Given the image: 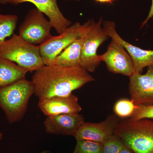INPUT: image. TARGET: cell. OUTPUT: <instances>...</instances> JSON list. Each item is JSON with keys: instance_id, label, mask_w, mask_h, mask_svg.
<instances>
[{"instance_id": "1", "label": "cell", "mask_w": 153, "mask_h": 153, "mask_svg": "<svg viewBox=\"0 0 153 153\" xmlns=\"http://www.w3.org/2000/svg\"><path fill=\"white\" fill-rule=\"evenodd\" d=\"M32 79L34 94L39 99L68 96L72 91L95 80L80 65L67 67L44 65L35 71Z\"/></svg>"}, {"instance_id": "2", "label": "cell", "mask_w": 153, "mask_h": 153, "mask_svg": "<svg viewBox=\"0 0 153 153\" xmlns=\"http://www.w3.org/2000/svg\"><path fill=\"white\" fill-rule=\"evenodd\" d=\"M34 93L33 82L26 78L0 88V108L9 123H16L24 118Z\"/></svg>"}, {"instance_id": "3", "label": "cell", "mask_w": 153, "mask_h": 153, "mask_svg": "<svg viewBox=\"0 0 153 153\" xmlns=\"http://www.w3.org/2000/svg\"><path fill=\"white\" fill-rule=\"evenodd\" d=\"M114 134L135 153H153V120H124L119 122Z\"/></svg>"}, {"instance_id": "4", "label": "cell", "mask_w": 153, "mask_h": 153, "mask_svg": "<svg viewBox=\"0 0 153 153\" xmlns=\"http://www.w3.org/2000/svg\"><path fill=\"white\" fill-rule=\"evenodd\" d=\"M0 57L14 62L29 72L45 65L39 46L30 44L15 34L0 45Z\"/></svg>"}, {"instance_id": "5", "label": "cell", "mask_w": 153, "mask_h": 153, "mask_svg": "<svg viewBox=\"0 0 153 153\" xmlns=\"http://www.w3.org/2000/svg\"><path fill=\"white\" fill-rule=\"evenodd\" d=\"M102 18L97 22L88 20L82 25V39L79 65L88 72H94L100 64L97 51L100 45L109 38L102 27Z\"/></svg>"}, {"instance_id": "6", "label": "cell", "mask_w": 153, "mask_h": 153, "mask_svg": "<svg viewBox=\"0 0 153 153\" xmlns=\"http://www.w3.org/2000/svg\"><path fill=\"white\" fill-rule=\"evenodd\" d=\"M52 27L44 14L37 8H33L28 12L20 26L19 35L30 44L40 45L52 36Z\"/></svg>"}, {"instance_id": "7", "label": "cell", "mask_w": 153, "mask_h": 153, "mask_svg": "<svg viewBox=\"0 0 153 153\" xmlns=\"http://www.w3.org/2000/svg\"><path fill=\"white\" fill-rule=\"evenodd\" d=\"M82 25L76 22L63 33L57 36H52L39 45L44 65L49 66L57 55L72 42L81 36Z\"/></svg>"}, {"instance_id": "8", "label": "cell", "mask_w": 153, "mask_h": 153, "mask_svg": "<svg viewBox=\"0 0 153 153\" xmlns=\"http://www.w3.org/2000/svg\"><path fill=\"white\" fill-rule=\"evenodd\" d=\"M100 62L106 64L110 72L114 74L131 76L134 72V66L131 57L126 50L119 43L111 38L106 52L99 55Z\"/></svg>"}, {"instance_id": "9", "label": "cell", "mask_w": 153, "mask_h": 153, "mask_svg": "<svg viewBox=\"0 0 153 153\" xmlns=\"http://www.w3.org/2000/svg\"><path fill=\"white\" fill-rule=\"evenodd\" d=\"M102 27L108 37L122 45L128 53L133 63L134 73H141L144 68L153 65V50L141 49L124 40L117 33L114 22L104 21Z\"/></svg>"}, {"instance_id": "10", "label": "cell", "mask_w": 153, "mask_h": 153, "mask_svg": "<svg viewBox=\"0 0 153 153\" xmlns=\"http://www.w3.org/2000/svg\"><path fill=\"white\" fill-rule=\"evenodd\" d=\"M128 90L136 105H153V65L145 74L134 73L130 76Z\"/></svg>"}, {"instance_id": "11", "label": "cell", "mask_w": 153, "mask_h": 153, "mask_svg": "<svg viewBox=\"0 0 153 153\" xmlns=\"http://www.w3.org/2000/svg\"><path fill=\"white\" fill-rule=\"evenodd\" d=\"M25 2L32 3L36 8L48 17L52 27L59 34L72 25L71 21L66 19L60 11L57 0H0L1 4H18Z\"/></svg>"}, {"instance_id": "12", "label": "cell", "mask_w": 153, "mask_h": 153, "mask_svg": "<svg viewBox=\"0 0 153 153\" xmlns=\"http://www.w3.org/2000/svg\"><path fill=\"white\" fill-rule=\"evenodd\" d=\"M119 122L116 115L111 114L98 123L85 122L76 131L74 137L76 141L87 140L102 144L108 137L114 134Z\"/></svg>"}, {"instance_id": "13", "label": "cell", "mask_w": 153, "mask_h": 153, "mask_svg": "<svg viewBox=\"0 0 153 153\" xmlns=\"http://www.w3.org/2000/svg\"><path fill=\"white\" fill-rule=\"evenodd\" d=\"M85 122L84 117L79 113L63 114L47 117L44 126L47 133L74 137Z\"/></svg>"}, {"instance_id": "14", "label": "cell", "mask_w": 153, "mask_h": 153, "mask_svg": "<svg viewBox=\"0 0 153 153\" xmlns=\"http://www.w3.org/2000/svg\"><path fill=\"white\" fill-rule=\"evenodd\" d=\"M38 105L42 113L47 117L63 114L79 113L82 110L78 97L73 94L68 96L41 99Z\"/></svg>"}, {"instance_id": "15", "label": "cell", "mask_w": 153, "mask_h": 153, "mask_svg": "<svg viewBox=\"0 0 153 153\" xmlns=\"http://www.w3.org/2000/svg\"><path fill=\"white\" fill-rule=\"evenodd\" d=\"M28 72L14 62L0 57V88L25 78Z\"/></svg>"}, {"instance_id": "16", "label": "cell", "mask_w": 153, "mask_h": 153, "mask_svg": "<svg viewBox=\"0 0 153 153\" xmlns=\"http://www.w3.org/2000/svg\"><path fill=\"white\" fill-rule=\"evenodd\" d=\"M82 39L77 38L54 58L50 65L67 67L79 65Z\"/></svg>"}, {"instance_id": "17", "label": "cell", "mask_w": 153, "mask_h": 153, "mask_svg": "<svg viewBox=\"0 0 153 153\" xmlns=\"http://www.w3.org/2000/svg\"><path fill=\"white\" fill-rule=\"evenodd\" d=\"M18 21L16 15H4L0 13V45L14 34Z\"/></svg>"}, {"instance_id": "18", "label": "cell", "mask_w": 153, "mask_h": 153, "mask_svg": "<svg viewBox=\"0 0 153 153\" xmlns=\"http://www.w3.org/2000/svg\"><path fill=\"white\" fill-rule=\"evenodd\" d=\"M136 107L131 100L121 99L115 103L114 111L117 116L121 118H129L134 113Z\"/></svg>"}, {"instance_id": "19", "label": "cell", "mask_w": 153, "mask_h": 153, "mask_svg": "<svg viewBox=\"0 0 153 153\" xmlns=\"http://www.w3.org/2000/svg\"><path fill=\"white\" fill-rule=\"evenodd\" d=\"M102 146V153H119L126 145L119 137L113 134L105 140Z\"/></svg>"}, {"instance_id": "20", "label": "cell", "mask_w": 153, "mask_h": 153, "mask_svg": "<svg viewBox=\"0 0 153 153\" xmlns=\"http://www.w3.org/2000/svg\"><path fill=\"white\" fill-rule=\"evenodd\" d=\"M72 153H102V146L101 143L92 141L77 140Z\"/></svg>"}, {"instance_id": "21", "label": "cell", "mask_w": 153, "mask_h": 153, "mask_svg": "<svg viewBox=\"0 0 153 153\" xmlns=\"http://www.w3.org/2000/svg\"><path fill=\"white\" fill-rule=\"evenodd\" d=\"M129 119L136 120L142 119H153V105H137L134 113Z\"/></svg>"}, {"instance_id": "22", "label": "cell", "mask_w": 153, "mask_h": 153, "mask_svg": "<svg viewBox=\"0 0 153 153\" xmlns=\"http://www.w3.org/2000/svg\"><path fill=\"white\" fill-rule=\"evenodd\" d=\"M153 17V0H152V5H151L150 9L149 12V14H148L147 17L146 19H145V21L143 22L141 26V28H143L144 26H145L148 22H149V20Z\"/></svg>"}, {"instance_id": "23", "label": "cell", "mask_w": 153, "mask_h": 153, "mask_svg": "<svg viewBox=\"0 0 153 153\" xmlns=\"http://www.w3.org/2000/svg\"><path fill=\"white\" fill-rule=\"evenodd\" d=\"M119 153H135L133 152L132 151H131V150L129 148H128L126 146L121 151H120Z\"/></svg>"}, {"instance_id": "24", "label": "cell", "mask_w": 153, "mask_h": 153, "mask_svg": "<svg viewBox=\"0 0 153 153\" xmlns=\"http://www.w3.org/2000/svg\"><path fill=\"white\" fill-rule=\"evenodd\" d=\"M97 2L100 3H106V4H112L115 0H95Z\"/></svg>"}, {"instance_id": "25", "label": "cell", "mask_w": 153, "mask_h": 153, "mask_svg": "<svg viewBox=\"0 0 153 153\" xmlns=\"http://www.w3.org/2000/svg\"><path fill=\"white\" fill-rule=\"evenodd\" d=\"M3 137V134L0 132V140L2 139Z\"/></svg>"}, {"instance_id": "26", "label": "cell", "mask_w": 153, "mask_h": 153, "mask_svg": "<svg viewBox=\"0 0 153 153\" xmlns=\"http://www.w3.org/2000/svg\"><path fill=\"white\" fill-rule=\"evenodd\" d=\"M40 153H51V152H50V151L46 150V151H43V152H41Z\"/></svg>"}, {"instance_id": "27", "label": "cell", "mask_w": 153, "mask_h": 153, "mask_svg": "<svg viewBox=\"0 0 153 153\" xmlns=\"http://www.w3.org/2000/svg\"><path fill=\"white\" fill-rule=\"evenodd\" d=\"M64 1H81V0H64Z\"/></svg>"}]
</instances>
